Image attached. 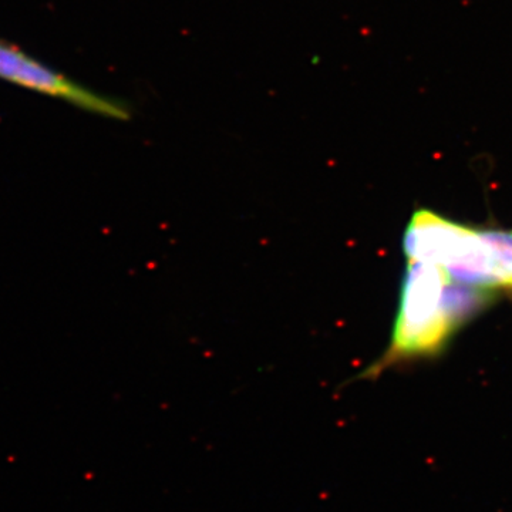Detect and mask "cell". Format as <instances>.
I'll return each instance as SVG.
<instances>
[{"label": "cell", "instance_id": "6da1fadb", "mask_svg": "<svg viewBox=\"0 0 512 512\" xmlns=\"http://www.w3.org/2000/svg\"><path fill=\"white\" fill-rule=\"evenodd\" d=\"M484 305L478 289L456 284L437 266L409 261L392 345L367 376H376L406 357L436 352Z\"/></svg>", "mask_w": 512, "mask_h": 512}, {"label": "cell", "instance_id": "7a4b0ae2", "mask_svg": "<svg viewBox=\"0 0 512 512\" xmlns=\"http://www.w3.org/2000/svg\"><path fill=\"white\" fill-rule=\"evenodd\" d=\"M403 248L409 261L437 266L457 284L485 289L507 286L488 231L419 211L406 229Z\"/></svg>", "mask_w": 512, "mask_h": 512}, {"label": "cell", "instance_id": "3957f363", "mask_svg": "<svg viewBox=\"0 0 512 512\" xmlns=\"http://www.w3.org/2000/svg\"><path fill=\"white\" fill-rule=\"evenodd\" d=\"M0 79L18 84L32 92L46 94L66 101L79 109L92 111L114 120H126L130 111L127 104L93 92L73 82L62 73L50 69L18 47L0 40Z\"/></svg>", "mask_w": 512, "mask_h": 512}]
</instances>
